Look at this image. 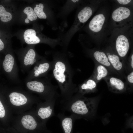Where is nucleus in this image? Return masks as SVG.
I'll list each match as a JSON object with an SVG mask.
<instances>
[{
  "label": "nucleus",
  "mask_w": 133,
  "mask_h": 133,
  "mask_svg": "<svg viewBox=\"0 0 133 133\" xmlns=\"http://www.w3.org/2000/svg\"><path fill=\"white\" fill-rule=\"evenodd\" d=\"M130 13V11L129 9L124 7H120L114 11L112 15V17L115 21H120L127 18Z\"/></svg>",
  "instance_id": "obj_8"
},
{
  "label": "nucleus",
  "mask_w": 133,
  "mask_h": 133,
  "mask_svg": "<svg viewBox=\"0 0 133 133\" xmlns=\"http://www.w3.org/2000/svg\"><path fill=\"white\" fill-rule=\"evenodd\" d=\"M128 80L130 83H133V72H132L130 74L128 75L127 77Z\"/></svg>",
  "instance_id": "obj_24"
},
{
  "label": "nucleus",
  "mask_w": 133,
  "mask_h": 133,
  "mask_svg": "<svg viewBox=\"0 0 133 133\" xmlns=\"http://www.w3.org/2000/svg\"><path fill=\"white\" fill-rule=\"evenodd\" d=\"M23 36L25 42L28 44H36L40 41V39L36 35L35 31L33 29L26 30L24 33Z\"/></svg>",
  "instance_id": "obj_11"
},
{
  "label": "nucleus",
  "mask_w": 133,
  "mask_h": 133,
  "mask_svg": "<svg viewBox=\"0 0 133 133\" xmlns=\"http://www.w3.org/2000/svg\"><path fill=\"white\" fill-rule=\"evenodd\" d=\"M98 75L97 79L98 80L101 79L102 78L106 77L107 75L108 71L106 68L103 66L100 65L97 68Z\"/></svg>",
  "instance_id": "obj_22"
},
{
  "label": "nucleus",
  "mask_w": 133,
  "mask_h": 133,
  "mask_svg": "<svg viewBox=\"0 0 133 133\" xmlns=\"http://www.w3.org/2000/svg\"><path fill=\"white\" fill-rule=\"evenodd\" d=\"M27 81L26 85L29 89L40 93L44 92L45 86L42 82L33 80Z\"/></svg>",
  "instance_id": "obj_12"
},
{
  "label": "nucleus",
  "mask_w": 133,
  "mask_h": 133,
  "mask_svg": "<svg viewBox=\"0 0 133 133\" xmlns=\"http://www.w3.org/2000/svg\"><path fill=\"white\" fill-rule=\"evenodd\" d=\"M21 123L25 129L30 130H33L37 128V124L34 119L31 116L27 115L22 117Z\"/></svg>",
  "instance_id": "obj_13"
},
{
  "label": "nucleus",
  "mask_w": 133,
  "mask_h": 133,
  "mask_svg": "<svg viewBox=\"0 0 133 133\" xmlns=\"http://www.w3.org/2000/svg\"><path fill=\"white\" fill-rule=\"evenodd\" d=\"M49 64L47 62L41 63L38 66H35L32 70L29 73L26 78V81L33 79L34 77H37L46 72L49 69Z\"/></svg>",
  "instance_id": "obj_6"
},
{
  "label": "nucleus",
  "mask_w": 133,
  "mask_h": 133,
  "mask_svg": "<svg viewBox=\"0 0 133 133\" xmlns=\"http://www.w3.org/2000/svg\"><path fill=\"white\" fill-rule=\"evenodd\" d=\"M35 56L36 53L34 50L33 49H31L28 50L23 58L19 60L22 72L28 71L35 63L36 61Z\"/></svg>",
  "instance_id": "obj_3"
},
{
  "label": "nucleus",
  "mask_w": 133,
  "mask_h": 133,
  "mask_svg": "<svg viewBox=\"0 0 133 133\" xmlns=\"http://www.w3.org/2000/svg\"><path fill=\"white\" fill-rule=\"evenodd\" d=\"M92 13L91 8L89 7H86L79 12L78 17L80 22L84 23L91 17Z\"/></svg>",
  "instance_id": "obj_14"
},
{
  "label": "nucleus",
  "mask_w": 133,
  "mask_h": 133,
  "mask_svg": "<svg viewBox=\"0 0 133 133\" xmlns=\"http://www.w3.org/2000/svg\"><path fill=\"white\" fill-rule=\"evenodd\" d=\"M105 20L104 16L102 14L95 16L90 21L89 29L92 31L98 32L101 30Z\"/></svg>",
  "instance_id": "obj_7"
},
{
  "label": "nucleus",
  "mask_w": 133,
  "mask_h": 133,
  "mask_svg": "<svg viewBox=\"0 0 133 133\" xmlns=\"http://www.w3.org/2000/svg\"><path fill=\"white\" fill-rule=\"evenodd\" d=\"M5 115V111L4 108L0 100V117H4Z\"/></svg>",
  "instance_id": "obj_23"
},
{
  "label": "nucleus",
  "mask_w": 133,
  "mask_h": 133,
  "mask_svg": "<svg viewBox=\"0 0 133 133\" xmlns=\"http://www.w3.org/2000/svg\"><path fill=\"white\" fill-rule=\"evenodd\" d=\"M10 101L13 105L20 106L25 104L27 101L26 97L21 93L13 92L9 95Z\"/></svg>",
  "instance_id": "obj_10"
},
{
  "label": "nucleus",
  "mask_w": 133,
  "mask_h": 133,
  "mask_svg": "<svg viewBox=\"0 0 133 133\" xmlns=\"http://www.w3.org/2000/svg\"><path fill=\"white\" fill-rule=\"evenodd\" d=\"M44 5L41 3L36 4L34 8V11L37 16L40 19H46L47 16L43 11Z\"/></svg>",
  "instance_id": "obj_21"
},
{
  "label": "nucleus",
  "mask_w": 133,
  "mask_h": 133,
  "mask_svg": "<svg viewBox=\"0 0 133 133\" xmlns=\"http://www.w3.org/2000/svg\"><path fill=\"white\" fill-rule=\"evenodd\" d=\"M55 103V98L50 100H48L46 106L39 109L38 115L40 118L45 120L54 116V109Z\"/></svg>",
  "instance_id": "obj_4"
},
{
  "label": "nucleus",
  "mask_w": 133,
  "mask_h": 133,
  "mask_svg": "<svg viewBox=\"0 0 133 133\" xmlns=\"http://www.w3.org/2000/svg\"><path fill=\"white\" fill-rule=\"evenodd\" d=\"M94 56L96 60L99 63L107 66H110L108 58L103 52L96 51L94 53Z\"/></svg>",
  "instance_id": "obj_15"
},
{
  "label": "nucleus",
  "mask_w": 133,
  "mask_h": 133,
  "mask_svg": "<svg viewBox=\"0 0 133 133\" xmlns=\"http://www.w3.org/2000/svg\"><path fill=\"white\" fill-rule=\"evenodd\" d=\"M108 58L113 67L116 69L119 70L122 68V64L120 61L118 56L114 54L109 55L108 56Z\"/></svg>",
  "instance_id": "obj_16"
},
{
  "label": "nucleus",
  "mask_w": 133,
  "mask_h": 133,
  "mask_svg": "<svg viewBox=\"0 0 133 133\" xmlns=\"http://www.w3.org/2000/svg\"><path fill=\"white\" fill-rule=\"evenodd\" d=\"M117 1L119 3L123 5L127 4L131 1L130 0H118Z\"/></svg>",
  "instance_id": "obj_25"
},
{
  "label": "nucleus",
  "mask_w": 133,
  "mask_h": 133,
  "mask_svg": "<svg viewBox=\"0 0 133 133\" xmlns=\"http://www.w3.org/2000/svg\"><path fill=\"white\" fill-rule=\"evenodd\" d=\"M1 20L3 22H7L11 20L12 18L11 14L6 11L2 5H0V17Z\"/></svg>",
  "instance_id": "obj_19"
},
{
  "label": "nucleus",
  "mask_w": 133,
  "mask_h": 133,
  "mask_svg": "<svg viewBox=\"0 0 133 133\" xmlns=\"http://www.w3.org/2000/svg\"><path fill=\"white\" fill-rule=\"evenodd\" d=\"M66 70L65 64L60 61L56 63L53 73L55 78L60 82L63 83L65 81V76L64 73Z\"/></svg>",
  "instance_id": "obj_9"
},
{
  "label": "nucleus",
  "mask_w": 133,
  "mask_h": 133,
  "mask_svg": "<svg viewBox=\"0 0 133 133\" xmlns=\"http://www.w3.org/2000/svg\"><path fill=\"white\" fill-rule=\"evenodd\" d=\"M72 1H73V2H76V1H79V0H72Z\"/></svg>",
  "instance_id": "obj_28"
},
{
  "label": "nucleus",
  "mask_w": 133,
  "mask_h": 133,
  "mask_svg": "<svg viewBox=\"0 0 133 133\" xmlns=\"http://www.w3.org/2000/svg\"><path fill=\"white\" fill-rule=\"evenodd\" d=\"M4 48V45L1 40L0 39V51L3 50Z\"/></svg>",
  "instance_id": "obj_26"
},
{
  "label": "nucleus",
  "mask_w": 133,
  "mask_h": 133,
  "mask_svg": "<svg viewBox=\"0 0 133 133\" xmlns=\"http://www.w3.org/2000/svg\"><path fill=\"white\" fill-rule=\"evenodd\" d=\"M96 86L95 82L92 80H89L86 83L82 84L81 87V89L82 91H87L93 90Z\"/></svg>",
  "instance_id": "obj_20"
},
{
  "label": "nucleus",
  "mask_w": 133,
  "mask_h": 133,
  "mask_svg": "<svg viewBox=\"0 0 133 133\" xmlns=\"http://www.w3.org/2000/svg\"><path fill=\"white\" fill-rule=\"evenodd\" d=\"M62 104L63 110L69 112L77 118L90 117L97 105L96 102L92 99L77 97L71 98Z\"/></svg>",
  "instance_id": "obj_1"
},
{
  "label": "nucleus",
  "mask_w": 133,
  "mask_h": 133,
  "mask_svg": "<svg viewBox=\"0 0 133 133\" xmlns=\"http://www.w3.org/2000/svg\"><path fill=\"white\" fill-rule=\"evenodd\" d=\"M129 45L127 38L124 35H120L117 37L116 42V47L119 55L124 57L128 50Z\"/></svg>",
  "instance_id": "obj_5"
},
{
  "label": "nucleus",
  "mask_w": 133,
  "mask_h": 133,
  "mask_svg": "<svg viewBox=\"0 0 133 133\" xmlns=\"http://www.w3.org/2000/svg\"><path fill=\"white\" fill-rule=\"evenodd\" d=\"M2 66L11 81L16 82L20 81L17 64L12 55L8 54L5 56L2 63Z\"/></svg>",
  "instance_id": "obj_2"
},
{
  "label": "nucleus",
  "mask_w": 133,
  "mask_h": 133,
  "mask_svg": "<svg viewBox=\"0 0 133 133\" xmlns=\"http://www.w3.org/2000/svg\"><path fill=\"white\" fill-rule=\"evenodd\" d=\"M24 12L26 14L27 16L25 20V22L28 23L29 22V19L31 21L35 20L37 18V16L35 13L33 9L31 7H26L23 10Z\"/></svg>",
  "instance_id": "obj_18"
},
{
  "label": "nucleus",
  "mask_w": 133,
  "mask_h": 133,
  "mask_svg": "<svg viewBox=\"0 0 133 133\" xmlns=\"http://www.w3.org/2000/svg\"><path fill=\"white\" fill-rule=\"evenodd\" d=\"M110 80L111 85L113 89L119 91H122L124 89V83L120 80L113 77L110 78Z\"/></svg>",
  "instance_id": "obj_17"
},
{
  "label": "nucleus",
  "mask_w": 133,
  "mask_h": 133,
  "mask_svg": "<svg viewBox=\"0 0 133 133\" xmlns=\"http://www.w3.org/2000/svg\"><path fill=\"white\" fill-rule=\"evenodd\" d=\"M132 60L131 63V65L132 67L133 68V55L132 54L131 57Z\"/></svg>",
  "instance_id": "obj_27"
}]
</instances>
